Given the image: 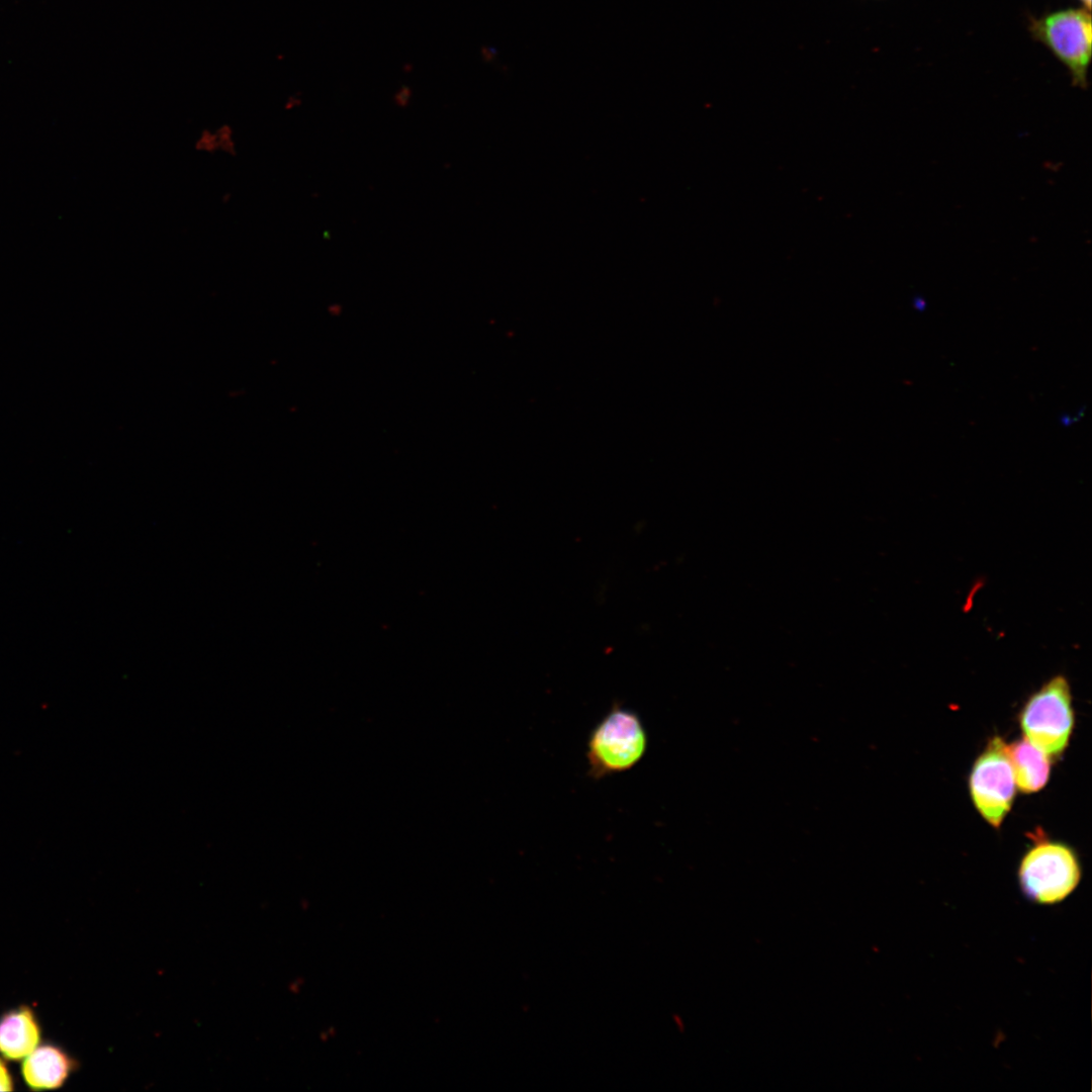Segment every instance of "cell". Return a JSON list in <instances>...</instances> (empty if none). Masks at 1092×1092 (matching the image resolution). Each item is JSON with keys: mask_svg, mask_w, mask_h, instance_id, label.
<instances>
[{"mask_svg": "<svg viewBox=\"0 0 1092 1092\" xmlns=\"http://www.w3.org/2000/svg\"><path fill=\"white\" fill-rule=\"evenodd\" d=\"M648 735L634 710L614 703L597 723L586 742L588 776L594 780L626 772L645 756Z\"/></svg>", "mask_w": 1092, "mask_h": 1092, "instance_id": "obj_1", "label": "cell"}, {"mask_svg": "<svg viewBox=\"0 0 1092 1092\" xmlns=\"http://www.w3.org/2000/svg\"><path fill=\"white\" fill-rule=\"evenodd\" d=\"M1082 876L1080 860L1068 844L1036 840L1020 860L1017 877L1024 897L1039 905H1054L1068 898Z\"/></svg>", "mask_w": 1092, "mask_h": 1092, "instance_id": "obj_2", "label": "cell"}, {"mask_svg": "<svg viewBox=\"0 0 1092 1092\" xmlns=\"http://www.w3.org/2000/svg\"><path fill=\"white\" fill-rule=\"evenodd\" d=\"M1074 723L1071 687L1063 674L1053 676L1032 693L1019 714L1023 737L1051 758L1068 746Z\"/></svg>", "mask_w": 1092, "mask_h": 1092, "instance_id": "obj_3", "label": "cell"}, {"mask_svg": "<svg viewBox=\"0 0 1092 1092\" xmlns=\"http://www.w3.org/2000/svg\"><path fill=\"white\" fill-rule=\"evenodd\" d=\"M1028 30L1067 68L1073 85L1086 89L1092 42L1090 12L1083 7L1066 8L1029 17Z\"/></svg>", "mask_w": 1092, "mask_h": 1092, "instance_id": "obj_4", "label": "cell"}, {"mask_svg": "<svg viewBox=\"0 0 1092 1092\" xmlns=\"http://www.w3.org/2000/svg\"><path fill=\"white\" fill-rule=\"evenodd\" d=\"M973 804L994 828H999L1011 809L1016 783L1008 747L999 736L989 739L976 758L969 777Z\"/></svg>", "mask_w": 1092, "mask_h": 1092, "instance_id": "obj_5", "label": "cell"}, {"mask_svg": "<svg viewBox=\"0 0 1092 1092\" xmlns=\"http://www.w3.org/2000/svg\"><path fill=\"white\" fill-rule=\"evenodd\" d=\"M1016 787L1021 793L1040 791L1051 774V757L1025 737L1007 745Z\"/></svg>", "mask_w": 1092, "mask_h": 1092, "instance_id": "obj_6", "label": "cell"}, {"mask_svg": "<svg viewBox=\"0 0 1092 1092\" xmlns=\"http://www.w3.org/2000/svg\"><path fill=\"white\" fill-rule=\"evenodd\" d=\"M71 1064L66 1055L52 1045L35 1048L25 1057L22 1074L33 1089H52L63 1084Z\"/></svg>", "mask_w": 1092, "mask_h": 1092, "instance_id": "obj_7", "label": "cell"}, {"mask_svg": "<svg viewBox=\"0 0 1092 1092\" xmlns=\"http://www.w3.org/2000/svg\"><path fill=\"white\" fill-rule=\"evenodd\" d=\"M39 1041V1029L27 1009L6 1014L0 1020V1053L11 1060L29 1055Z\"/></svg>", "mask_w": 1092, "mask_h": 1092, "instance_id": "obj_8", "label": "cell"}, {"mask_svg": "<svg viewBox=\"0 0 1092 1092\" xmlns=\"http://www.w3.org/2000/svg\"><path fill=\"white\" fill-rule=\"evenodd\" d=\"M10 1090H12L11 1078L9 1076V1073H8L5 1065L0 1060V1091H10Z\"/></svg>", "mask_w": 1092, "mask_h": 1092, "instance_id": "obj_9", "label": "cell"}, {"mask_svg": "<svg viewBox=\"0 0 1092 1092\" xmlns=\"http://www.w3.org/2000/svg\"><path fill=\"white\" fill-rule=\"evenodd\" d=\"M411 97V90L408 87H402L395 96V101L399 105H405Z\"/></svg>", "mask_w": 1092, "mask_h": 1092, "instance_id": "obj_10", "label": "cell"}, {"mask_svg": "<svg viewBox=\"0 0 1092 1092\" xmlns=\"http://www.w3.org/2000/svg\"><path fill=\"white\" fill-rule=\"evenodd\" d=\"M1079 2L1082 4L1084 9L1090 11V9H1091V0H1079Z\"/></svg>", "mask_w": 1092, "mask_h": 1092, "instance_id": "obj_11", "label": "cell"}]
</instances>
